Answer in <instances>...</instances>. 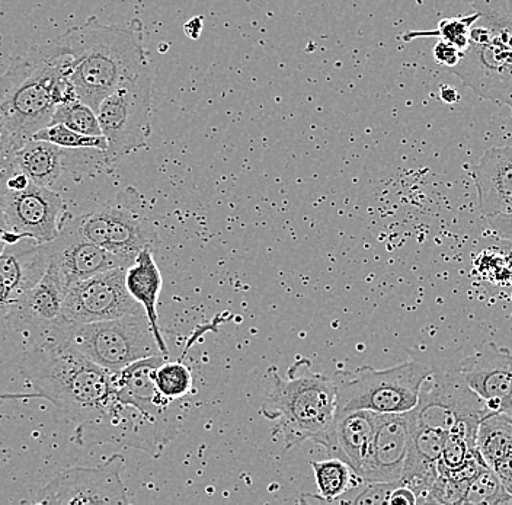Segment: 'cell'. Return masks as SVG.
Instances as JSON below:
<instances>
[{
    "instance_id": "15",
    "label": "cell",
    "mask_w": 512,
    "mask_h": 505,
    "mask_svg": "<svg viewBox=\"0 0 512 505\" xmlns=\"http://www.w3.org/2000/svg\"><path fill=\"white\" fill-rule=\"evenodd\" d=\"M491 414H512V353L495 343L480 345L457 367Z\"/></svg>"
},
{
    "instance_id": "17",
    "label": "cell",
    "mask_w": 512,
    "mask_h": 505,
    "mask_svg": "<svg viewBox=\"0 0 512 505\" xmlns=\"http://www.w3.org/2000/svg\"><path fill=\"white\" fill-rule=\"evenodd\" d=\"M414 425L411 411L377 415L370 455L361 472L364 482H398L403 478Z\"/></svg>"
},
{
    "instance_id": "19",
    "label": "cell",
    "mask_w": 512,
    "mask_h": 505,
    "mask_svg": "<svg viewBox=\"0 0 512 505\" xmlns=\"http://www.w3.org/2000/svg\"><path fill=\"white\" fill-rule=\"evenodd\" d=\"M377 415L367 409H338L325 446L329 457L347 462L360 478L376 433Z\"/></svg>"
},
{
    "instance_id": "20",
    "label": "cell",
    "mask_w": 512,
    "mask_h": 505,
    "mask_svg": "<svg viewBox=\"0 0 512 505\" xmlns=\"http://www.w3.org/2000/svg\"><path fill=\"white\" fill-rule=\"evenodd\" d=\"M473 180L482 214H512V146L489 147L473 168Z\"/></svg>"
},
{
    "instance_id": "9",
    "label": "cell",
    "mask_w": 512,
    "mask_h": 505,
    "mask_svg": "<svg viewBox=\"0 0 512 505\" xmlns=\"http://www.w3.org/2000/svg\"><path fill=\"white\" fill-rule=\"evenodd\" d=\"M411 412L416 424L444 433L462 423L479 427L491 415L485 402L470 389L459 370H432L422 385L418 404Z\"/></svg>"
},
{
    "instance_id": "12",
    "label": "cell",
    "mask_w": 512,
    "mask_h": 505,
    "mask_svg": "<svg viewBox=\"0 0 512 505\" xmlns=\"http://www.w3.org/2000/svg\"><path fill=\"white\" fill-rule=\"evenodd\" d=\"M166 356L136 361L121 372L114 373L115 388L121 404L139 409L158 425L163 437L171 443L181 430L188 414L184 399H169L156 388L155 373Z\"/></svg>"
},
{
    "instance_id": "23",
    "label": "cell",
    "mask_w": 512,
    "mask_h": 505,
    "mask_svg": "<svg viewBox=\"0 0 512 505\" xmlns=\"http://www.w3.org/2000/svg\"><path fill=\"white\" fill-rule=\"evenodd\" d=\"M479 455L512 495V421L505 414H491L479 425Z\"/></svg>"
},
{
    "instance_id": "34",
    "label": "cell",
    "mask_w": 512,
    "mask_h": 505,
    "mask_svg": "<svg viewBox=\"0 0 512 505\" xmlns=\"http://www.w3.org/2000/svg\"><path fill=\"white\" fill-rule=\"evenodd\" d=\"M463 51L457 49L453 44L447 43V41H438L437 46L434 47V59L437 60L440 65L448 67H454L459 65L462 60Z\"/></svg>"
},
{
    "instance_id": "35",
    "label": "cell",
    "mask_w": 512,
    "mask_h": 505,
    "mask_svg": "<svg viewBox=\"0 0 512 505\" xmlns=\"http://www.w3.org/2000/svg\"><path fill=\"white\" fill-rule=\"evenodd\" d=\"M16 302L14 293L9 289L5 277L0 274V331L9 328V313Z\"/></svg>"
},
{
    "instance_id": "10",
    "label": "cell",
    "mask_w": 512,
    "mask_h": 505,
    "mask_svg": "<svg viewBox=\"0 0 512 505\" xmlns=\"http://www.w3.org/2000/svg\"><path fill=\"white\" fill-rule=\"evenodd\" d=\"M127 268H112L70 284L64 300L62 319L57 326L111 321L128 315H146L143 306L128 292Z\"/></svg>"
},
{
    "instance_id": "39",
    "label": "cell",
    "mask_w": 512,
    "mask_h": 505,
    "mask_svg": "<svg viewBox=\"0 0 512 505\" xmlns=\"http://www.w3.org/2000/svg\"><path fill=\"white\" fill-rule=\"evenodd\" d=\"M184 28L185 34H187L188 37L197 40V38L200 37L201 30H203V18H192L190 22H187V24H185Z\"/></svg>"
},
{
    "instance_id": "24",
    "label": "cell",
    "mask_w": 512,
    "mask_h": 505,
    "mask_svg": "<svg viewBox=\"0 0 512 505\" xmlns=\"http://www.w3.org/2000/svg\"><path fill=\"white\" fill-rule=\"evenodd\" d=\"M63 169V147L44 140L31 139L16 150L9 171L24 172L34 184L51 187L59 180Z\"/></svg>"
},
{
    "instance_id": "40",
    "label": "cell",
    "mask_w": 512,
    "mask_h": 505,
    "mask_svg": "<svg viewBox=\"0 0 512 505\" xmlns=\"http://www.w3.org/2000/svg\"><path fill=\"white\" fill-rule=\"evenodd\" d=\"M440 98L441 101L446 102V104H456L460 99L459 91L456 88H451V86L443 85L440 88Z\"/></svg>"
},
{
    "instance_id": "27",
    "label": "cell",
    "mask_w": 512,
    "mask_h": 505,
    "mask_svg": "<svg viewBox=\"0 0 512 505\" xmlns=\"http://www.w3.org/2000/svg\"><path fill=\"white\" fill-rule=\"evenodd\" d=\"M478 18V12L473 11V14L467 15V17L441 19L435 30L412 31V33L406 34L403 40L412 41L416 38L437 37L438 40L447 41L457 49L464 51L469 47L470 33H472L473 25Z\"/></svg>"
},
{
    "instance_id": "25",
    "label": "cell",
    "mask_w": 512,
    "mask_h": 505,
    "mask_svg": "<svg viewBox=\"0 0 512 505\" xmlns=\"http://www.w3.org/2000/svg\"><path fill=\"white\" fill-rule=\"evenodd\" d=\"M315 473L318 494L302 495V503H339L345 495L352 494L364 484L354 469L338 457L310 462Z\"/></svg>"
},
{
    "instance_id": "30",
    "label": "cell",
    "mask_w": 512,
    "mask_h": 505,
    "mask_svg": "<svg viewBox=\"0 0 512 505\" xmlns=\"http://www.w3.org/2000/svg\"><path fill=\"white\" fill-rule=\"evenodd\" d=\"M512 495L488 466L470 481L464 504H511Z\"/></svg>"
},
{
    "instance_id": "31",
    "label": "cell",
    "mask_w": 512,
    "mask_h": 505,
    "mask_svg": "<svg viewBox=\"0 0 512 505\" xmlns=\"http://www.w3.org/2000/svg\"><path fill=\"white\" fill-rule=\"evenodd\" d=\"M32 139L44 140L63 149H96L105 152L107 139L104 136H88L69 129L63 124H50L34 134Z\"/></svg>"
},
{
    "instance_id": "32",
    "label": "cell",
    "mask_w": 512,
    "mask_h": 505,
    "mask_svg": "<svg viewBox=\"0 0 512 505\" xmlns=\"http://www.w3.org/2000/svg\"><path fill=\"white\" fill-rule=\"evenodd\" d=\"M398 482H364L355 491L354 497L347 501V504H389L390 494L398 487Z\"/></svg>"
},
{
    "instance_id": "22",
    "label": "cell",
    "mask_w": 512,
    "mask_h": 505,
    "mask_svg": "<svg viewBox=\"0 0 512 505\" xmlns=\"http://www.w3.org/2000/svg\"><path fill=\"white\" fill-rule=\"evenodd\" d=\"M126 284L131 297L136 300L139 305L143 306L152 326L153 334L158 341L160 351L163 356L168 354V344L163 337L162 329L159 325L158 300L160 290H162V274L155 258L153 251H143L137 255L136 261L127 268Z\"/></svg>"
},
{
    "instance_id": "4",
    "label": "cell",
    "mask_w": 512,
    "mask_h": 505,
    "mask_svg": "<svg viewBox=\"0 0 512 505\" xmlns=\"http://www.w3.org/2000/svg\"><path fill=\"white\" fill-rule=\"evenodd\" d=\"M338 411L335 379L313 372L310 361L299 359L287 377L272 373V386L261 414L274 424L286 450L312 440L325 447Z\"/></svg>"
},
{
    "instance_id": "16",
    "label": "cell",
    "mask_w": 512,
    "mask_h": 505,
    "mask_svg": "<svg viewBox=\"0 0 512 505\" xmlns=\"http://www.w3.org/2000/svg\"><path fill=\"white\" fill-rule=\"evenodd\" d=\"M47 248L50 264L59 270L67 287L112 268L127 267L123 260L107 249L86 239L79 230L76 217L69 214L64 216L57 238L47 242Z\"/></svg>"
},
{
    "instance_id": "26",
    "label": "cell",
    "mask_w": 512,
    "mask_h": 505,
    "mask_svg": "<svg viewBox=\"0 0 512 505\" xmlns=\"http://www.w3.org/2000/svg\"><path fill=\"white\" fill-rule=\"evenodd\" d=\"M478 21L470 38L488 40L512 50V0H473Z\"/></svg>"
},
{
    "instance_id": "29",
    "label": "cell",
    "mask_w": 512,
    "mask_h": 505,
    "mask_svg": "<svg viewBox=\"0 0 512 505\" xmlns=\"http://www.w3.org/2000/svg\"><path fill=\"white\" fill-rule=\"evenodd\" d=\"M156 388L169 399H184L192 392L194 377L182 361H163L156 369Z\"/></svg>"
},
{
    "instance_id": "5",
    "label": "cell",
    "mask_w": 512,
    "mask_h": 505,
    "mask_svg": "<svg viewBox=\"0 0 512 505\" xmlns=\"http://www.w3.org/2000/svg\"><path fill=\"white\" fill-rule=\"evenodd\" d=\"M51 332L112 373L121 372L136 361L163 356L146 315L57 326Z\"/></svg>"
},
{
    "instance_id": "7",
    "label": "cell",
    "mask_w": 512,
    "mask_h": 505,
    "mask_svg": "<svg viewBox=\"0 0 512 505\" xmlns=\"http://www.w3.org/2000/svg\"><path fill=\"white\" fill-rule=\"evenodd\" d=\"M153 75L146 67L137 78L124 83L99 104V126L107 139L104 162L114 169L130 153L147 146L152 111Z\"/></svg>"
},
{
    "instance_id": "21",
    "label": "cell",
    "mask_w": 512,
    "mask_h": 505,
    "mask_svg": "<svg viewBox=\"0 0 512 505\" xmlns=\"http://www.w3.org/2000/svg\"><path fill=\"white\" fill-rule=\"evenodd\" d=\"M444 439V431L415 423L405 472L400 482L414 489L418 504H430L431 489L440 475L438 465Z\"/></svg>"
},
{
    "instance_id": "1",
    "label": "cell",
    "mask_w": 512,
    "mask_h": 505,
    "mask_svg": "<svg viewBox=\"0 0 512 505\" xmlns=\"http://www.w3.org/2000/svg\"><path fill=\"white\" fill-rule=\"evenodd\" d=\"M19 373L34 393L2 395L5 399H46L78 424L79 441H115L158 457L168 446L162 431L139 409L121 404L114 373L98 366L50 332L24 354Z\"/></svg>"
},
{
    "instance_id": "33",
    "label": "cell",
    "mask_w": 512,
    "mask_h": 505,
    "mask_svg": "<svg viewBox=\"0 0 512 505\" xmlns=\"http://www.w3.org/2000/svg\"><path fill=\"white\" fill-rule=\"evenodd\" d=\"M15 152L16 147L14 142H12L11 134L8 133V130L5 129L2 121H0V180L11 168Z\"/></svg>"
},
{
    "instance_id": "2",
    "label": "cell",
    "mask_w": 512,
    "mask_h": 505,
    "mask_svg": "<svg viewBox=\"0 0 512 505\" xmlns=\"http://www.w3.org/2000/svg\"><path fill=\"white\" fill-rule=\"evenodd\" d=\"M70 70L72 57L54 40L16 57L0 75V121L16 150L50 124L57 105L79 99Z\"/></svg>"
},
{
    "instance_id": "18",
    "label": "cell",
    "mask_w": 512,
    "mask_h": 505,
    "mask_svg": "<svg viewBox=\"0 0 512 505\" xmlns=\"http://www.w3.org/2000/svg\"><path fill=\"white\" fill-rule=\"evenodd\" d=\"M67 289L59 270L50 264L44 277L16 299L9 313V328L35 329L46 337L60 324Z\"/></svg>"
},
{
    "instance_id": "3",
    "label": "cell",
    "mask_w": 512,
    "mask_h": 505,
    "mask_svg": "<svg viewBox=\"0 0 512 505\" xmlns=\"http://www.w3.org/2000/svg\"><path fill=\"white\" fill-rule=\"evenodd\" d=\"M56 43L72 57L70 81L78 98L95 111L111 92L150 66L137 19L130 25H107L91 17L69 28Z\"/></svg>"
},
{
    "instance_id": "41",
    "label": "cell",
    "mask_w": 512,
    "mask_h": 505,
    "mask_svg": "<svg viewBox=\"0 0 512 505\" xmlns=\"http://www.w3.org/2000/svg\"><path fill=\"white\" fill-rule=\"evenodd\" d=\"M9 229L11 228H9L8 222H6L5 213H3L2 207H0V255L8 248L5 242V235Z\"/></svg>"
},
{
    "instance_id": "28",
    "label": "cell",
    "mask_w": 512,
    "mask_h": 505,
    "mask_svg": "<svg viewBox=\"0 0 512 505\" xmlns=\"http://www.w3.org/2000/svg\"><path fill=\"white\" fill-rule=\"evenodd\" d=\"M50 124H63L69 129L88 134V136H102L98 114L94 108L89 107L80 99H73V101L57 105Z\"/></svg>"
},
{
    "instance_id": "6",
    "label": "cell",
    "mask_w": 512,
    "mask_h": 505,
    "mask_svg": "<svg viewBox=\"0 0 512 505\" xmlns=\"http://www.w3.org/2000/svg\"><path fill=\"white\" fill-rule=\"evenodd\" d=\"M432 370L428 364L412 360L390 369L363 366L355 372L339 373L338 409H367L376 414L412 411Z\"/></svg>"
},
{
    "instance_id": "13",
    "label": "cell",
    "mask_w": 512,
    "mask_h": 505,
    "mask_svg": "<svg viewBox=\"0 0 512 505\" xmlns=\"http://www.w3.org/2000/svg\"><path fill=\"white\" fill-rule=\"evenodd\" d=\"M0 207L9 228L38 244L57 238L67 214L66 203L59 193L34 182L22 191L8 190L0 184Z\"/></svg>"
},
{
    "instance_id": "36",
    "label": "cell",
    "mask_w": 512,
    "mask_h": 505,
    "mask_svg": "<svg viewBox=\"0 0 512 505\" xmlns=\"http://www.w3.org/2000/svg\"><path fill=\"white\" fill-rule=\"evenodd\" d=\"M489 229L494 232L495 238L512 241V214H499V216L486 217Z\"/></svg>"
},
{
    "instance_id": "38",
    "label": "cell",
    "mask_w": 512,
    "mask_h": 505,
    "mask_svg": "<svg viewBox=\"0 0 512 505\" xmlns=\"http://www.w3.org/2000/svg\"><path fill=\"white\" fill-rule=\"evenodd\" d=\"M495 242L501 248V251L504 252L505 261H507L508 270H510V281H508V287L504 294L512 297V241L495 238Z\"/></svg>"
},
{
    "instance_id": "11",
    "label": "cell",
    "mask_w": 512,
    "mask_h": 505,
    "mask_svg": "<svg viewBox=\"0 0 512 505\" xmlns=\"http://www.w3.org/2000/svg\"><path fill=\"white\" fill-rule=\"evenodd\" d=\"M124 456L112 455L96 468H70L60 472L46 487L34 494L31 503L50 505L128 504L121 472Z\"/></svg>"
},
{
    "instance_id": "37",
    "label": "cell",
    "mask_w": 512,
    "mask_h": 505,
    "mask_svg": "<svg viewBox=\"0 0 512 505\" xmlns=\"http://www.w3.org/2000/svg\"><path fill=\"white\" fill-rule=\"evenodd\" d=\"M389 504L416 505L418 504V497H416L414 489L400 482L398 487L393 489L392 494H390Z\"/></svg>"
},
{
    "instance_id": "14",
    "label": "cell",
    "mask_w": 512,
    "mask_h": 505,
    "mask_svg": "<svg viewBox=\"0 0 512 505\" xmlns=\"http://www.w3.org/2000/svg\"><path fill=\"white\" fill-rule=\"evenodd\" d=\"M451 72L479 98L512 110V50L488 40L470 38L459 65Z\"/></svg>"
},
{
    "instance_id": "8",
    "label": "cell",
    "mask_w": 512,
    "mask_h": 505,
    "mask_svg": "<svg viewBox=\"0 0 512 505\" xmlns=\"http://www.w3.org/2000/svg\"><path fill=\"white\" fill-rule=\"evenodd\" d=\"M124 200V193L120 194L114 203L76 216V222L86 239L107 249L130 267L140 252L155 251L159 238L155 226Z\"/></svg>"
},
{
    "instance_id": "42",
    "label": "cell",
    "mask_w": 512,
    "mask_h": 505,
    "mask_svg": "<svg viewBox=\"0 0 512 505\" xmlns=\"http://www.w3.org/2000/svg\"><path fill=\"white\" fill-rule=\"evenodd\" d=\"M3 399L2 396H0V405H2Z\"/></svg>"
}]
</instances>
